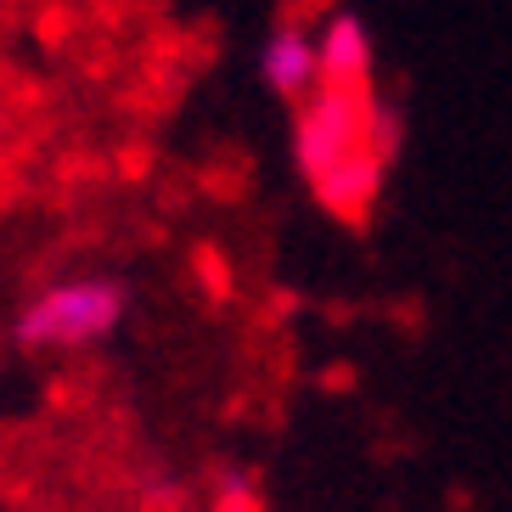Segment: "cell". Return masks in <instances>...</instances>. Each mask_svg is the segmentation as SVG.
I'll return each mask as SVG.
<instances>
[{
    "label": "cell",
    "mask_w": 512,
    "mask_h": 512,
    "mask_svg": "<svg viewBox=\"0 0 512 512\" xmlns=\"http://www.w3.org/2000/svg\"><path fill=\"white\" fill-rule=\"evenodd\" d=\"M394 136V113L372 85H321L293 107V164L338 220H361L372 209Z\"/></svg>",
    "instance_id": "1"
},
{
    "label": "cell",
    "mask_w": 512,
    "mask_h": 512,
    "mask_svg": "<svg viewBox=\"0 0 512 512\" xmlns=\"http://www.w3.org/2000/svg\"><path fill=\"white\" fill-rule=\"evenodd\" d=\"M130 316V287L119 276H62L34 287L12 321V344L23 355H85L107 344Z\"/></svg>",
    "instance_id": "2"
},
{
    "label": "cell",
    "mask_w": 512,
    "mask_h": 512,
    "mask_svg": "<svg viewBox=\"0 0 512 512\" xmlns=\"http://www.w3.org/2000/svg\"><path fill=\"white\" fill-rule=\"evenodd\" d=\"M259 79L271 85L282 102L299 107L310 91H321V51H316V29L304 23H282L259 51Z\"/></svg>",
    "instance_id": "3"
},
{
    "label": "cell",
    "mask_w": 512,
    "mask_h": 512,
    "mask_svg": "<svg viewBox=\"0 0 512 512\" xmlns=\"http://www.w3.org/2000/svg\"><path fill=\"white\" fill-rule=\"evenodd\" d=\"M321 85H372V29L355 12H332L316 29Z\"/></svg>",
    "instance_id": "4"
},
{
    "label": "cell",
    "mask_w": 512,
    "mask_h": 512,
    "mask_svg": "<svg viewBox=\"0 0 512 512\" xmlns=\"http://www.w3.org/2000/svg\"><path fill=\"white\" fill-rule=\"evenodd\" d=\"M254 473L248 467H220V479H214V496H220V507L226 512H242L248 501H254Z\"/></svg>",
    "instance_id": "5"
}]
</instances>
